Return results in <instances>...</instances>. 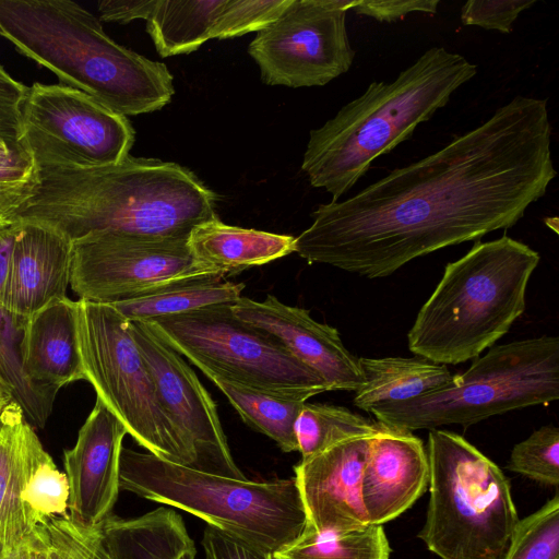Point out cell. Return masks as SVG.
I'll return each instance as SVG.
<instances>
[{"instance_id":"obj_11","label":"cell","mask_w":559,"mask_h":559,"mask_svg":"<svg viewBox=\"0 0 559 559\" xmlns=\"http://www.w3.org/2000/svg\"><path fill=\"white\" fill-rule=\"evenodd\" d=\"M22 117L39 174L114 165L134 142L126 116L61 83L28 86Z\"/></svg>"},{"instance_id":"obj_41","label":"cell","mask_w":559,"mask_h":559,"mask_svg":"<svg viewBox=\"0 0 559 559\" xmlns=\"http://www.w3.org/2000/svg\"><path fill=\"white\" fill-rule=\"evenodd\" d=\"M0 559H45V551L36 530L16 545L0 542Z\"/></svg>"},{"instance_id":"obj_30","label":"cell","mask_w":559,"mask_h":559,"mask_svg":"<svg viewBox=\"0 0 559 559\" xmlns=\"http://www.w3.org/2000/svg\"><path fill=\"white\" fill-rule=\"evenodd\" d=\"M383 427V424L343 406L305 403L294 431L301 460H305L342 440L376 435Z\"/></svg>"},{"instance_id":"obj_39","label":"cell","mask_w":559,"mask_h":559,"mask_svg":"<svg viewBox=\"0 0 559 559\" xmlns=\"http://www.w3.org/2000/svg\"><path fill=\"white\" fill-rule=\"evenodd\" d=\"M439 0H354L355 13L379 22H394L413 12L435 14Z\"/></svg>"},{"instance_id":"obj_4","label":"cell","mask_w":559,"mask_h":559,"mask_svg":"<svg viewBox=\"0 0 559 559\" xmlns=\"http://www.w3.org/2000/svg\"><path fill=\"white\" fill-rule=\"evenodd\" d=\"M477 73L444 47L426 50L392 82H372L323 126L310 131L301 169L332 201L348 192L373 159L407 140Z\"/></svg>"},{"instance_id":"obj_16","label":"cell","mask_w":559,"mask_h":559,"mask_svg":"<svg viewBox=\"0 0 559 559\" xmlns=\"http://www.w3.org/2000/svg\"><path fill=\"white\" fill-rule=\"evenodd\" d=\"M127 433L120 419L96 397L75 444L63 451L68 515L73 521L98 527L111 515L120 490V455Z\"/></svg>"},{"instance_id":"obj_14","label":"cell","mask_w":559,"mask_h":559,"mask_svg":"<svg viewBox=\"0 0 559 559\" xmlns=\"http://www.w3.org/2000/svg\"><path fill=\"white\" fill-rule=\"evenodd\" d=\"M129 331L147 365L159 397L189 443L197 469L246 478L235 463L216 404L182 356L144 321H129Z\"/></svg>"},{"instance_id":"obj_25","label":"cell","mask_w":559,"mask_h":559,"mask_svg":"<svg viewBox=\"0 0 559 559\" xmlns=\"http://www.w3.org/2000/svg\"><path fill=\"white\" fill-rule=\"evenodd\" d=\"M365 384L354 404L370 413L374 407L411 400L448 384L453 374L445 365L423 357H359Z\"/></svg>"},{"instance_id":"obj_38","label":"cell","mask_w":559,"mask_h":559,"mask_svg":"<svg viewBox=\"0 0 559 559\" xmlns=\"http://www.w3.org/2000/svg\"><path fill=\"white\" fill-rule=\"evenodd\" d=\"M204 559H274L273 554L207 525L203 532Z\"/></svg>"},{"instance_id":"obj_42","label":"cell","mask_w":559,"mask_h":559,"mask_svg":"<svg viewBox=\"0 0 559 559\" xmlns=\"http://www.w3.org/2000/svg\"><path fill=\"white\" fill-rule=\"evenodd\" d=\"M14 401L13 394L9 386L0 379V413L2 409Z\"/></svg>"},{"instance_id":"obj_32","label":"cell","mask_w":559,"mask_h":559,"mask_svg":"<svg viewBox=\"0 0 559 559\" xmlns=\"http://www.w3.org/2000/svg\"><path fill=\"white\" fill-rule=\"evenodd\" d=\"M45 559H116L100 527H90L69 515L55 516L36 527Z\"/></svg>"},{"instance_id":"obj_31","label":"cell","mask_w":559,"mask_h":559,"mask_svg":"<svg viewBox=\"0 0 559 559\" xmlns=\"http://www.w3.org/2000/svg\"><path fill=\"white\" fill-rule=\"evenodd\" d=\"M24 324L8 313L0 302V379L11 390L27 421L43 428L49 418L57 392L32 382L24 373L20 343Z\"/></svg>"},{"instance_id":"obj_7","label":"cell","mask_w":559,"mask_h":559,"mask_svg":"<svg viewBox=\"0 0 559 559\" xmlns=\"http://www.w3.org/2000/svg\"><path fill=\"white\" fill-rule=\"evenodd\" d=\"M429 502L418 534L440 559H501L519 522L503 472L462 436L428 435Z\"/></svg>"},{"instance_id":"obj_12","label":"cell","mask_w":559,"mask_h":559,"mask_svg":"<svg viewBox=\"0 0 559 559\" xmlns=\"http://www.w3.org/2000/svg\"><path fill=\"white\" fill-rule=\"evenodd\" d=\"M188 237L91 234L72 241V290L81 300L112 305L181 284L223 280L197 262Z\"/></svg>"},{"instance_id":"obj_40","label":"cell","mask_w":559,"mask_h":559,"mask_svg":"<svg viewBox=\"0 0 559 559\" xmlns=\"http://www.w3.org/2000/svg\"><path fill=\"white\" fill-rule=\"evenodd\" d=\"M156 0H102L97 8L99 21L128 24L134 20H147Z\"/></svg>"},{"instance_id":"obj_24","label":"cell","mask_w":559,"mask_h":559,"mask_svg":"<svg viewBox=\"0 0 559 559\" xmlns=\"http://www.w3.org/2000/svg\"><path fill=\"white\" fill-rule=\"evenodd\" d=\"M116 559H195L197 549L182 518L159 507L143 515H109L99 526Z\"/></svg>"},{"instance_id":"obj_6","label":"cell","mask_w":559,"mask_h":559,"mask_svg":"<svg viewBox=\"0 0 559 559\" xmlns=\"http://www.w3.org/2000/svg\"><path fill=\"white\" fill-rule=\"evenodd\" d=\"M119 486L143 499L183 510L271 554L293 544L308 524L295 477L264 481L233 478L122 448Z\"/></svg>"},{"instance_id":"obj_5","label":"cell","mask_w":559,"mask_h":559,"mask_svg":"<svg viewBox=\"0 0 559 559\" xmlns=\"http://www.w3.org/2000/svg\"><path fill=\"white\" fill-rule=\"evenodd\" d=\"M539 261L537 251L507 235L475 242L445 265L407 334L409 350L445 366L479 357L524 312Z\"/></svg>"},{"instance_id":"obj_20","label":"cell","mask_w":559,"mask_h":559,"mask_svg":"<svg viewBox=\"0 0 559 559\" xmlns=\"http://www.w3.org/2000/svg\"><path fill=\"white\" fill-rule=\"evenodd\" d=\"M20 356L25 376L37 385L58 392L85 380L76 301L64 297L31 317L23 329Z\"/></svg>"},{"instance_id":"obj_28","label":"cell","mask_w":559,"mask_h":559,"mask_svg":"<svg viewBox=\"0 0 559 559\" xmlns=\"http://www.w3.org/2000/svg\"><path fill=\"white\" fill-rule=\"evenodd\" d=\"M213 382L247 425L271 438L282 451H298L294 426L306 400L260 392L218 379Z\"/></svg>"},{"instance_id":"obj_29","label":"cell","mask_w":559,"mask_h":559,"mask_svg":"<svg viewBox=\"0 0 559 559\" xmlns=\"http://www.w3.org/2000/svg\"><path fill=\"white\" fill-rule=\"evenodd\" d=\"M390 545L382 525L347 532H317L307 524L301 536L273 554L274 559H389Z\"/></svg>"},{"instance_id":"obj_22","label":"cell","mask_w":559,"mask_h":559,"mask_svg":"<svg viewBox=\"0 0 559 559\" xmlns=\"http://www.w3.org/2000/svg\"><path fill=\"white\" fill-rule=\"evenodd\" d=\"M43 448L22 407L12 401L0 413V542L5 545H16L36 530L22 496Z\"/></svg>"},{"instance_id":"obj_13","label":"cell","mask_w":559,"mask_h":559,"mask_svg":"<svg viewBox=\"0 0 559 559\" xmlns=\"http://www.w3.org/2000/svg\"><path fill=\"white\" fill-rule=\"evenodd\" d=\"M354 0H292L249 44L267 85L323 86L354 61L346 13Z\"/></svg>"},{"instance_id":"obj_18","label":"cell","mask_w":559,"mask_h":559,"mask_svg":"<svg viewBox=\"0 0 559 559\" xmlns=\"http://www.w3.org/2000/svg\"><path fill=\"white\" fill-rule=\"evenodd\" d=\"M16 223L0 302L8 313L25 325L36 312L67 297L71 283L72 241L45 224Z\"/></svg>"},{"instance_id":"obj_23","label":"cell","mask_w":559,"mask_h":559,"mask_svg":"<svg viewBox=\"0 0 559 559\" xmlns=\"http://www.w3.org/2000/svg\"><path fill=\"white\" fill-rule=\"evenodd\" d=\"M193 259L224 276L295 252V237L227 225L218 217L194 226L187 239Z\"/></svg>"},{"instance_id":"obj_2","label":"cell","mask_w":559,"mask_h":559,"mask_svg":"<svg viewBox=\"0 0 559 559\" xmlns=\"http://www.w3.org/2000/svg\"><path fill=\"white\" fill-rule=\"evenodd\" d=\"M215 209V193L188 168L129 154L114 165L40 173L16 222L45 224L71 241L91 234L179 238L217 217Z\"/></svg>"},{"instance_id":"obj_19","label":"cell","mask_w":559,"mask_h":559,"mask_svg":"<svg viewBox=\"0 0 559 559\" xmlns=\"http://www.w3.org/2000/svg\"><path fill=\"white\" fill-rule=\"evenodd\" d=\"M429 484L423 441L389 426L370 441L361 477V500L369 525H382L411 508Z\"/></svg>"},{"instance_id":"obj_8","label":"cell","mask_w":559,"mask_h":559,"mask_svg":"<svg viewBox=\"0 0 559 559\" xmlns=\"http://www.w3.org/2000/svg\"><path fill=\"white\" fill-rule=\"evenodd\" d=\"M559 399V337L543 335L496 345L463 373L417 397L371 409L385 426L437 429L469 426L495 415Z\"/></svg>"},{"instance_id":"obj_27","label":"cell","mask_w":559,"mask_h":559,"mask_svg":"<svg viewBox=\"0 0 559 559\" xmlns=\"http://www.w3.org/2000/svg\"><path fill=\"white\" fill-rule=\"evenodd\" d=\"M243 288L242 283L223 280L200 281L110 306L128 321L152 322L211 306L234 305L241 297Z\"/></svg>"},{"instance_id":"obj_15","label":"cell","mask_w":559,"mask_h":559,"mask_svg":"<svg viewBox=\"0 0 559 559\" xmlns=\"http://www.w3.org/2000/svg\"><path fill=\"white\" fill-rule=\"evenodd\" d=\"M231 310L237 319L278 342L330 391L356 392L365 384L359 357L344 346L335 328L316 321L306 309L269 295L261 301L241 296Z\"/></svg>"},{"instance_id":"obj_1","label":"cell","mask_w":559,"mask_h":559,"mask_svg":"<svg viewBox=\"0 0 559 559\" xmlns=\"http://www.w3.org/2000/svg\"><path fill=\"white\" fill-rule=\"evenodd\" d=\"M547 100L518 95L435 153L343 201L295 238L308 263L385 277L439 249L514 226L557 175Z\"/></svg>"},{"instance_id":"obj_10","label":"cell","mask_w":559,"mask_h":559,"mask_svg":"<svg viewBox=\"0 0 559 559\" xmlns=\"http://www.w3.org/2000/svg\"><path fill=\"white\" fill-rule=\"evenodd\" d=\"M231 306H211L147 323L212 381L306 401L330 391L278 342L237 319Z\"/></svg>"},{"instance_id":"obj_34","label":"cell","mask_w":559,"mask_h":559,"mask_svg":"<svg viewBox=\"0 0 559 559\" xmlns=\"http://www.w3.org/2000/svg\"><path fill=\"white\" fill-rule=\"evenodd\" d=\"M501 559H559V496L519 520Z\"/></svg>"},{"instance_id":"obj_33","label":"cell","mask_w":559,"mask_h":559,"mask_svg":"<svg viewBox=\"0 0 559 559\" xmlns=\"http://www.w3.org/2000/svg\"><path fill=\"white\" fill-rule=\"evenodd\" d=\"M69 483L43 448L26 478L23 503L32 523L37 527L46 520L68 515Z\"/></svg>"},{"instance_id":"obj_17","label":"cell","mask_w":559,"mask_h":559,"mask_svg":"<svg viewBox=\"0 0 559 559\" xmlns=\"http://www.w3.org/2000/svg\"><path fill=\"white\" fill-rule=\"evenodd\" d=\"M373 436L342 440L294 467L308 525L317 532H347L369 525L361 477Z\"/></svg>"},{"instance_id":"obj_37","label":"cell","mask_w":559,"mask_h":559,"mask_svg":"<svg viewBox=\"0 0 559 559\" xmlns=\"http://www.w3.org/2000/svg\"><path fill=\"white\" fill-rule=\"evenodd\" d=\"M536 0H469L461 9L464 25L479 26L508 34L519 14Z\"/></svg>"},{"instance_id":"obj_26","label":"cell","mask_w":559,"mask_h":559,"mask_svg":"<svg viewBox=\"0 0 559 559\" xmlns=\"http://www.w3.org/2000/svg\"><path fill=\"white\" fill-rule=\"evenodd\" d=\"M227 0H156L146 32L160 57L190 53L217 38Z\"/></svg>"},{"instance_id":"obj_35","label":"cell","mask_w":559,"mask_h":559,"mask_svg":"<svg viewBox=\"0 0 559 559\" xmlns=\"http://www.w3.org/2000/svg\"><path fill=\"white\" fill-rule=\"evenodd\" d=\"M508 469L535 481L557 487L559 484V428L552 424L535 430L516 443Z\"/></svg>"},{"instance_id":"obj_9","label":"cell","mask_w":559,"mask_h":559,"mask_svg":"<svg viewBox=\"0 0 559 559\" xmlns=\"http://www.w3.org/2000/svg\"><path fill=\"white\" fill-rule=\"evenodd\" d=\"M85 381L148 453L197 469L195 456L160 401L152 373L129 331L110 305L76 300Z\"/></svg>"},{"instance_id":"obj_21","label":"cell","mask_w":559,"mask_h":559,"mask_svg":"<svg viewBox=\"0 0 559 559\" xmlns=\"http://www.w3.org/2000/svg\"><path fill=\"white\" fill-rule=\"evenodd\" d=\"M27 90L0 64V229L16 223L39 186L23 128Z\"/></svg>"},{"instance_id":"obj_36","label":"cell","mask_w":559,"mask_h":559,"mask_svg":"<svg viewBox=\"0 0 559 559\" xmlns=\"http://www.w3.org/2000/svg\"><path fill=\"white\" fill-rule=\"evenodd\" d=\"M292 0H227L217 38H233L259 32L275 21Z\"/></svg>"},{"instance_id":"obj_3","label":"cell","mask_w":559,"mask_h":559,"mask_svg":"<svg viewBox=\"0 0 559 559\" xmlns=\"http://www.w3.org/2000/svg\"><path fill=\"white\" fill-rule=\"evenodd\" d=\"M0 35L61 84L126 117L162 109L175 93L166 64L114 41L70 0H0Z\"/></svg>"}]
</instances>
